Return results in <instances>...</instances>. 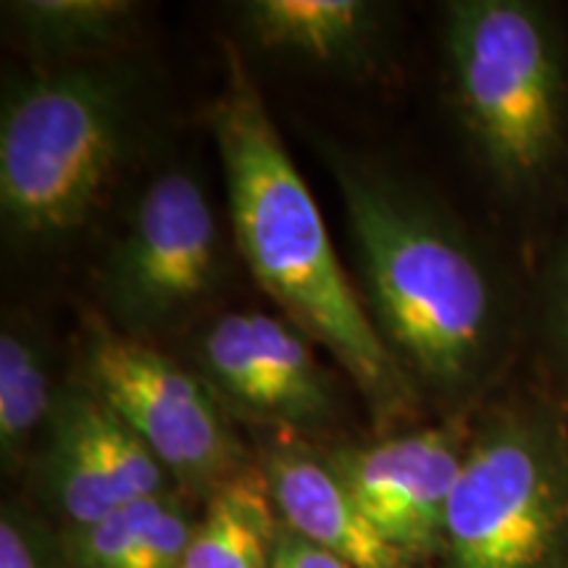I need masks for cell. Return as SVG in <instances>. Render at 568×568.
Instances as JSON below:
<instances>
[{
	"label": "cell",
	"mask_w": 568,
	"mask_h": 568,
	"mask_svg": "<svg viewBox=\"0 0 568 568\" xmlns=\"http://www.w3.org/2000/svg\"><path fill=\"white\" fill-rule=\"evenodd\" d=\"M138 6L130 0H19L6 3L19 38L55 67L101 61L132 38Z\"/></svg>",
	"instance_id": "4fadbf2b"
},
{
	"label": "cell",
	"mask_w": 568,
	"mask_h": 568,
	"mask_svg": "<svg viewBox=\"0 0 568 568\" xmlns=\"http://www.w3.org/2000/svg\"><path fill=\"white\" fill-rule=\"evenodd\" d=\"M326 458L368 521L403 558L424 560L443 552L447 506L466 458L458 429L429 426L343 447Z\"/></svg>",
	"instance_id": "ba28073f"
},
{
	"label": "cell",
	"mask_w": 568,
	"mask_h": 568,
	"mask_svg": "<svg viewBox=\"0 0 568 568\" xmlns=\"http://www.w3.org/2000/svg\"><path fill=\"white\" fill-rule=\"evenodd\" d=\"M166 495L134 500L88 529L77 531L74 558L80 568H124L142 535L161 514Z\"/></svg>",
	"instance_id": "2e32d148"
},
{
	"label": "cell",
	"mask_w": 568,
	"mask_h": 568,
	"mask_svg": "<svg viewBox=\"0 0 568 568\" xmlns=\"http://www.w3.org/2000/svg\"><path fill=\"white\" fill-rule=\"evenodd\" d=\"M548 335L560 364L568 368V237L552 264L548 284Z\"/></svg>",
	"instance_id": "ac0fdd59"
},
{
	"label": "cell",
	"mask_w": 568,
	"mask_h": 568,
	"mask_svg": "<svg viewBox=\"0 0 568 568\" xmlns=\"http://www.w3.org/2000/svg\"><path fill=\"white\" fill-rule=\"evenodd\" d=\"M453 105L506 190H535L564 159L568 71L556 21L527 0H456L445 11Z\"/></svg>",
	"instance_id": "277c9868"
},
{
	"label": "cell",
	"mask_w": 568,
	"mask_h": 568,
	"mask_svg": "<svg viewBox=\"0 0 568 568\" xmlns=\"http://www.w3.org/2000/svg\"><path fill=\"white\" fill-rule=\"evenodd\" d=\"M55 393L48 355L30 326L6 324L0 332V450L17 460L34 432L51 422Z\"/></svg>",
	"instance_id": "9a60e30c"
},
{
	"label": "cell",
	"mask_w": 568,
	"mask_h": 568,
	"mask_svg": "<svg viewBox=\"0 0 568 568\" xmlns=\"http://www.w3.org/2000/svg\"><path fill=\"white\" fill-rule=\"evenodd\" d=\"M224 82L209 105L224 169L234 243L287 322L326 347L379 422L414 403V382L397 364L347 280L316 197L290 159L264 95L232 42H224Z\"/></svg>",
	"instance_id": "7a4b0ae2"
},
{
	"label": "cell",
	"mask_w": 568,
	"mask_h": 568,
	"mask_svg": "<svg viewBox=\"0 0 568 568\" xmlns=\"http://www.w3.org/2000/svg\"><path fill=\"white\" fill-rule=\"evenodd\" d=\"M264 477L243 474L211 493L182 568H268L280 531Z\"/></svg>",
	"instance_id": "5bb4252c"
},
{
	"label": "cell",
	"mask_w": 568,
	"mask_h": 568,
	"mask_svg": "<svg viewBox=\"0 0 568 568\" xmlns=\"http://www.w3.org/2000/svg\"><path fill=\"white\" fill-rule=\"evenodd\" d=\"M193 529L187 514L166 497L161 514L142 535L124 568H182Z\"/></svg>",
	"instance_id": "e0dca14e"
},
{
	"label": "cell",
	"mask_w": 568,
	"mask_h": 568,
	"mask_svg": "<svg viewBox=\"0 0 568 568\" xmlns=\"http://www.w3.org/2000/svg\"><path fill=\"white\" fill-rule=\"evenodd\" d=\"M566 548L568 432L548 410H503L466 447L445 568H558Z\"/></svg>",
	"instance_id": "5b68a950"
},
{
	"label": "cell",
	"mask_w": 568,
	"mask_h": 568,
	"mask_svg": "<svg viewBox=\"0 0 568 568\" xmlns=\"http://www.w3.org/2000/svg\"><path fill=\"white\" fill-rule=\"evenodd\" d=\"M138 88L111 61L38 71L6 90L0 211L17 237L53 240L88 222L130 153Z\"/></svg>",
	"instance_id": "3957f363"
},
{
	"label": "cell",
	"mask_w": 568,
	"mask_h": 568,
	"mask_svg": "<svg viewBox=\"0 0 568 568\" xmlns=\"http://www.w3.org/2000/svg\"><path fill=\"white\" fill-rule=\"evenodd\" d=\"M335 176L368 314L397 364L447 400L477 393L506 332L487 261L432 195L372 155L316 138Z\"/></svg>",
	"instance_id": "6da1fadb"
},
{
	"label": "cell",
	"mask_w": 568,
	"mask_h": 568,
	"mask_svg": "<svg viewBox=\"0 0 568 568\" xmlns=\"http://www.w3.org/2000/svg\"><path fill=\"white\" fill-rule=\"evenodd\" d=\"M264 479L290 531L353 568H408L410 560L376 531L326 456L280 439L266 450Z\"/></svg>",
	"instance_id": "8fae6325"
},
{
	"label": "cell",
	"mask_w": 568,
	"mask_h": 568,
	"mask_svg": "<svg viewBox=\"0 0 568 568\" xmlns=\"http://www.w3.org/2000/svg\"><path fill=\"white\" fill-rule=\"evenodd\" d=\"M82 382L190 487L216 489L237 477L243 447L203 376L103 318H90Z\"/></svg>",
	"instance_id": "8992f818"
},
{
	"label": "cell",
	"mask_w": 568,
	"mask_h": 568,
	"mask_svg": "<svg viewBox=\"0 0 568 568\" xmlns=\"http://www.w3.org/2000/svg\"><path fill=\"white\" fill-rule=\"evenodd\" d=\"M240 30L258 51L339 74H372L385 53L387 9L366 0H251Z\"/></svg>",
	"instance_id": "7c38bea8"
},
{
	"label": "cell",
	"mask_w": 568,
	"mask_h": 568,
	"mask_svg": "<svg viewBox=\"0 0 568 568\" xmlns=\"http://www.w3.org/2000/svg\"><path fill=\"white\" fill-rule=\"evenodd\" d=\"M205 382L234 408L280 426H318L337 414L335 379L311 339L266 314H224L197 343Z\"/></svg>",
	"instance_id": "9c48e42d"
},
{
	"label": "cell",
	"mask_w": 568,
	"mask_h": 568,
	"mask_svg": "<svg viewBox=\"0 0 568 568\" xmlns=\"http://www.w3.org/2000/svg\"><path fill=\"white\" fill-rule=\"evenodd\" d=\"M0 568H42L30 537L11 516H3L0 521Z\"/></svg>",
	"instance_id": "ffe728a7"
},
{
	"label": "cell",
	"mask_w": 568,
	"mask_h": 568,
	"mask_svg": "<svg viewBox=\"0 0 568 568\" xmlns=\"http://www.w3.org/2000/svg\"><path fill=\"white\" fill-rule=\"evenodd\" d=\"M48 424V481L77 531L134 500L166 495L161 460L84 382L55 395Z\"/></svg>",
	"instance_id": "30bf717a"
},
{
	"label": "cell",
	"mask_w": 568,
	"mask_h": 568,
	"mask_svg": "<svg viewBox=\"0 0 568 568\" xmlns=\"http://www.w3.org/2000/svg\"><path fill=\"white\" fill-rule=\"evenodd\" d=\"M219 243L203 184L184 169L155 176L101 266L111 324L140 339L180 322L216 284Z\"/></svg>",
	"instance_id": "52a82bcc"
},
{
	"label": "cell",
	"mask_w": 568,
	"mask_h": 568,
	"mask_svg": "<svg viewBox=\"0 0 568 568\" xmlns=\"http://www.w3.org/2000/svg\"><path fill=\"white\" fill-rule=\"evenodd\" d=\"M268 568H353L345 564L343 558L332 556L318 545L308 542L295 531L290 535L276 537L274 552H272V566Z\"/></svg>",
	"instance_id": "d6986e66"
}]
</instances>
